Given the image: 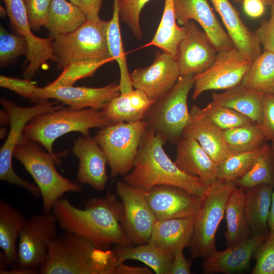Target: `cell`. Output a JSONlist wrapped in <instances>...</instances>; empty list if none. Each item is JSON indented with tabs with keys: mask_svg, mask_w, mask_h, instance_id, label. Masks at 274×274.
<instances>
[{
	"mask_svg": "<svg viewBox=\"0 0 274 274\" xmlns=\"http://www.w3.org/2000/svg\"><path fill=\"white\" fill-rule=\"evenodd\" d=\"M52 212L64 231L80 235L99 249H110L113 245L132 246L121 224L122 203L113 194L91 198L83 209L74 206L67 198H59Z\"/></svg>",
	"mask_w": 274,
	"mask_h": 274,
	"instance_id": "obj_1",
	"label": "cell"
},
{
	"mask_svg": "<svg viewBox=\"0 0 274 274\" xmlns=\"http://www.w3.org/2000/svg\"><path fill=\"white\" fill-rule=\"evenodd\" d=\"M166 142L147 128L141 141L131 170L122 180L132 186L147 191L159 185L180 187L203 197L209 186L200 178L182 171L163 149Z\"/></svg>",
	"mask_w": 274,
	"mask_h": 274,
	"instance_id": "obj_2",
	"label": "cell"
},
{
	"mask_svg": "<svg viewBox=\"0 0 274 274\" xmlns=\"http://www.w3.org/2000/svg\"><path fill=\"white\" fill-rule=\"evenodd\" d=\"M118 263L112 250L97 248L76 234L64 231L49 244L41 274H116Z\"/></svg>",
	"mask_w": 274,
	"mask_h": 274,
	"instance_id": "obj_3",
	"label": "cell"
},
{
	"mask_svg": "<svg viewBox=\"0 0 274 274\" xmlns=\"http://www.w3.org/2000/svg\"><path fill=\"white\" fill-rule=\"evenodd\" d=\"M110 124L101 110L62 107L34 117L25 125L22 138L40 144L50 154L57 157L52 146L57 138L71 132L89 135L90 129Z\"/></svg>",
	"mask_w": 274,
	"mask_h": 274,
	"instance_id": "obj_4",
	"label": "cell"
},
{
	"mask_svg": "<svg viewBox=\"0 0 274 274\" xmlns=\"http://www.w3.org/2000/svg\"><path fill=\"white\" fill-rule=\"evenodd\" d=\"M40 145L22 136L13 156L32 177L41 193L43 212L48 213L63 194L80 192L83 186L60 175L55 167V163L59 162L57 157L46 152Z\"/></svg>",
	"mask_w": 274,
	"mask_h": 274,
	"instance_id": "obj_5",
	"label": "cell"
},
{
	"mask_svg": "<svg viewBox=\"0 0 274 274\" xmlns=\"http://www.w3.org/2000/svg\"><path fill=\"white\" fill-rule=\"evenodd\" d=\"M108 24L109 21L100 18L86 19L73 32L53 37V49L58 68L75 62L113 60L107 40Z\"/></svg>",
	"mask_w": 274,
	"mask_h": 274,
	"instance_id": "obj_6",
	"label": "cell"
},
{
	"mask_svg": "<svg viewBox=\"0 0 274 274\" xmlns=\"http://www.w3.org/2000/svg\"><path fill=\"white\" fill-rule=\"evenodd\" d=\"M194 76H180L173 88L155 101L144 117L147 128L165 142L177 144L183 137L190 118L187 98L194 86Z\"/></svg>",
	"mask_w": 274,
	"mask_h": 274,
	"instance_id": "obj_7",
	"label": "cell"
},
{
	"mask_svg": "<svg viewBox=\"0 0 274 274\" xmlns=\"http://www.w3.org/2000/svg\"><path fill=\"white\" fill-rule=\"evenodd\" d=\"M58 101L41 99L33 106L23 107L4 98L1 100V105L8 114L10 127L7 139L0 150V180L20 187L36 197L41 196L39 188L15 173L13 167L12 158L26 124L39 114L63 107V105L59 104Z\"/></svg>",
	"mask_w": 274,
	"mask_h": 274,
	"instance_id": "obj_8",
	"label": "cell"
},
{
	"mask_svg": "<svg viewBox=\"0 0 274 274\" xmlns=\"http://www.w3.org/2000/svg\"><path fill=\"white\" fill-rule=\"evenodd\" d=\"M235 186L234 183L218 179L209 186L195 217L193 234L188 246L192 258H205L217 251L216 232L225 216L228 198Z\"/></svg>",
	"mask_w": 274,
	"mask_h": 274,
	"instance_id": "obj_9",
	"label": "cell"
},
{
	"mask_svg": "<svg viewBox=\"0 0 274 274\" xmlns=\"http://www.w3.org/2000/svg\"><path fill=\"white\" fill-rule=\"evenodd\" d=\"M147 128L142 120L112 124L97 131L94 138L107 156L111 176H124L131 170Z\"/></svg>",
	"mask_w": 274,
	"mask_h": 274,
	"instance_id": "obj_10",
	"label": "cell"
},
{
	"mask_svg": "<svg viewBox=\"0 0 274 274\" xmlns=\"http://www.w3.org/2000/svg\"><path fill=\"white\" fill-rule=\"evenodd\" d=\"M57 225L52 212H43L27 219L18 238L17 257L12 269L39 270L50 243L57 235Z\"/></svg>",
	"mask_w": 274,
	"mask_h": 274,
	"instance_id": "obj_11",
	"label": "cell"
},
{
	"mask_svg": "<svg viewBox=\"0 0 274 274\" xmlns=\"http://www.w3.org/2000/svg\"><path fill=\"white\" fill-rule=\"evenodd\" d=\"M252 62L235 47L217 52L213 64L194 76L193 99L206 91L227 90L241 83Z\"/></svg>",
	"mask_w": 274,
	"mask_h": 274,
	"instance_id": "obj_12",
	"label": "cell"
},
{
	"mask_svg": "<svg viewBox=\"0 0 274 274\" xmlns=\"http://www.w3.org/2000/svg\"><path fill=\"white\" fill-rule=\"evenodd\" d=\"M123 206L122 227L132 244L148 242L156 220L145 197L146 191L130 185L123 180L116 185Z\"/></svg>",
	"mask_w": 274,
	"mask_h": 274,
	"instance_id": "obj_13",
	"label": "cell"
},
{
	"mask_svg": "<svg viewBox=\"0 0 274 274\" xmlns=\"http://www.w3.org/2000/svg\"><path fill=\"white\" fill-rule=\"evenodd\" d=\"M2 1L12 26L26 42L27 51L25 63H28L23 76L29 79L48 60L57 61L53 49L54 38H41L33 35L23 0Z\"/></svg>",
	"mask_w": 274,
	"mask_h": 274,
	"instance_id": "obj_14",
	"label": "cell"
},
{
	"mask_svg": "<svg viewBox=\"0 0 274 274\" xmlns=\"http://www.w3.org/2000/svg\"><path fill=\"white\" fill-rule=\"evenodd\" d=\"M145 197L156 221L194 217L203 198L166 185L152 187L146 191Z\"/></svg>",
	"mask_w": 274,
	"mask_h": 274,
	"instance_id": "obj_15",
	"label": "cell"
},
{
	"mask_svg": "<svg viewBox=\"0 0 274 274\" xmlns=\"http://www.w3.org/2000/svg\"><path fill=\"white\" fill-rule=\"evenodd\" d=\"M180 77L176 58L164 52H157L149 66L136 69L130 73L133 88L144 91L154 100L166 94Z\"/></svg>",
	"mask_w": 274,
	"mask_h": 274,
	"instance_id": "obj_16",
	"label": "cell"
},
{
	"mask_svg": "<svg viewBox=\"0 0 274 274\" xmlns=\"http://www.w3.org/2000/svg\"><path fill=\"white\" fill-rule=\"evenodd\" d=\"M186 27V35L180 42L176 55L180 76L199 74L214 62L215 47L203 30L192 20Z\"/></svg>",
	"mask_w": 274,
	"mask_h": 274,
	"instance_id": "obj_17",
	"label": "cell"
},
{
	"mask_svg": "<svg viewBox=\"0 0 274 274\" xmlns=\"http://www.w3.org/2000/svg\"><path fill=\"white\" fill-rule=\"evenodd\" d=\"M120 94L119 85L116 83L98 88L73 85L54 88L38 87L35 93V100L54 99L74 109L92 108L101 110L107 103Z\"/></svg>",
	"mask_w": 274,
	"mask_h": 274,
	"instance_id": "obj_18",
	"label": "cell"
},
{
	"mask_svg": "<svg viewBox=\"0 0 274 274\" xmlns=\"http://www.w3.org/2000/svg\"><path fill=\"white\" fill-rule=\"evenodd\" d=\"M177 22L185 26L192 20L202 28L217 52L234 47L207 0H174Z\"/></svg>",
	"mask_w": 274,
	"mask_h": 274,
	"instance_id": "obj_19",
	"label": "cell"
},
{
	"mask_svg": "<svg viewBox=\"0 0 274 274\" xmlns=\"http://www.w3.org/2000/svg\"><path fill=\"white\" fill-rule=\"evenodd\" d=\"M72 152L79 161L77 182L97 191L103 190L109 179L106 172L108 160L94 138L89 135L79 138L74 143Z\"/></svg>",
	"mask_w": 274,
	"mask_h": 274,
	"instance_id": "obj_20",
	"label": "cell"
},
{
	"mask_svg": "<svg viewBox=\"0 0 274 274\" xmlns=\"http://www.w3.org/2000/svg\"><path fill=\"white\" fill-rule=\"evenodd\" d=\"M267 236L251 237L204 258L202 271L206 274L240 273L249 268L252 257Z\"/></svg>",
	"mask_w": 274,
	"mask_h": 274,
	"instance_id": "obj_21",
	"label": "cell"
},
{
	"mask_svg": "<svg viewBox=\"0 0 274 274\" xmlns=\"http://www.w3.org/2000/svg\"><path fill=\"white\" fill-rule=\"evenodd\" d=\"M190 114L183 136L196 140L216 164L232 155L225 142L223 130L207 116L202 109L194 105Z\"/></svg>",
	"mask_w": 274,
	"mask_h": 274,
	"instance_id": "obj_22",
	"label": "cell"
},
{
	"mask_svg": "<svg viewBox=\"0 0 274 274\" xmlns=\"http://www.w3.org/2000/svg\"><path fill=\"white\" fill-rule=\"evenodd\" d=\"M175 163L186 174L210 186L217 180V164L195 139L183 136L177 144Z\"/></svg>",
	"mask_w": 274,
	"mask_h": 274,
	"instance_id": "obj_23",
	"label": "cell"
},
{
	"mask_svg": "<svg viewBox=\"0 0 274 274\" xmlns=\"http://www.w3.org/2000/svg\"><path fill=\"white\" fill-rule=\"evenodd\" d=\"M220 15L234 46L252 60L262 53L261 45L255 33L242 21L229 0H210Z\"/></svg>",
	"mask_w": 274,
	"mask_h": 274,
	"instance_id": "obj_24",
	"label": "cell"
},
{
	"mask_svg": "<svg viewBox=\"0 0 274 274\" xmlns=\"http://www.w3.org/2000/svg\"><path fill=\"white\" fill-rule=\"evenodd\" d=\"M27 219L17 209L0 199V273L16 261L17 241Z\"/></svg>",
	"mask_w": 274,
	"mask_h": 274,
	"instance_id": "obj_25",
	"label": "cell"
},
{
	"mask_svg": "<svg viewBox=\"0 0 274 274\" xmlns=\"http://www.w3.org/2000/svg\"><path fill=\"white\" fill-rule=\"evenodd\" d=\"M155 101L144 91L135 89L120 93L107 103L101 110L111 124L139 121L144 120Z\"/></svg>",
	"mask_w": 274,
	"mask_h": 274,
	"instance_id": "obj_26",
	"label": "cell"
},
{
	"mask_svg": "<svg viewBox=\"0 0 274 274\" xmlns=\"http://www.w3.org/2000/svg\"><path fill=\"white\" fill-rule=\"evenodd\" d=\"M195 217L156 221L148 243L173 255L183 251L190 244Z\"/></svg>",
	"mask_w": 274,
	"mask_h": 274,
	"instance_id": "obj_27",
	"label": "cell"
},
{
	"mask_svg": "<svg viewBox=\"0 0 274 274\" xmlns=\"http://www.w3.org/2000/svg\"><path fill=\"white\" fill-rule=\"evenodd\" d=\"M273 188L260 185L245 190V212L251 236H268Z\"/></svg>",
	"mask_w": 274,
	"mask_h": 274,
	"instance_id": "obj_28",
	"label": "cell"
},
{
	"mask_svg": "<svg viewBox=\"0 0 274 274\" xmlns=\"http://www.w3.org/2000/svg\"><path fill=\"white\" fill-rule=\"evenodd\" d=\"M263 94L241 83L224 92L213 93L212 102L236 111L257 124L261 117Z\"/></svg>",
	"mask_w": 274,
	"mask_h": 274,
	"instance_id": "obj_29",
	"label": "cell"
},
{
	"mask_svg": "<svg viewBox=\"0 0 274 274\" xmlns=\"http://www.w3.org/2000/svg\"><path fill=\"white\" fill-rule=\"evenodd\" d=\"M118 263L127 260L141 261L157 274H170L174 255L153 244L138 245L135 247L116 245L113 250Z\"/></svg>",
	"mask_w": 274,
	"mask_h": 274,
	"instance_id": "obj_30",
	"label": "cell"
},
{
	"mask_svg": "<svg viewBox=\"0 0 274 274\" xmlns=\"http://www.w3.org/2000/svg\"><path fill=\"white\" fill-rule=\"evenodd\" d=\"M245 192V189L236 186L226 202L225 238L228 247L251 237L246 215Z\"/></svg>",
	"mask_w": 274,
	"mask_h": 274,
	"instance_id": "obj_31",
	"label": "cell"
},
{
	"mask_svg": "<svg viewBox=\"0 0 274 274\" xmlns=\"http://www.w3.org/2000/svg\"><path fill=\"white\" fill-rule=\"evenodd\" d=\"M86 19L79 6L66 0H52L45 26L53 37L73 32Z\"/></svg>",
	"mask_w": 274,
	"mask_h": 274,
	"instance_id": "obj_32",
	"label": "cell"
},
{
	"mask_svg": "<svg viewBox=\"0 0 274 274\" xmlns=\"http://www.w3.org/2000/svg\"><path fill=\"white\" fill-rule=\"evenodd\" d=\"M186 35V27L177 24L174 0H165L162 16L152 40L145 46H154L176 57L178 45Z\"/></svg>",
	"mask_w": 274,
	"mask_h": 274,
	"instance_id": "obj_33",
	"label": "cell"
},
{
	"mask_svg": "<svg viewBox=\"0 0 274 274\" xmlns=\"http://www.w3.org/2000/svg\"><path fill=\"white\" fill-rule=\"evenodd\" d=\"M118 2L119 0H114L113 15L109 21L107 40L110 56L117 61L119 67L120 77L118 85L120 93H125L133 90V88L122 43Z\"/></svg>",
	"mask_w": 274,
	"mask_h": 274,
	"instance_id": "obj_34",
	"label": "cell"
},
{
	"mask_svg": "<svg viewBox=\"0 0 274 274\" xmlns=\"http://www.w3.org/2000/svg\"><path fill=\"white\" fill-rule=\"evenodd\" d=\"M241 83L263 93H274V53L262 52L253 61Z\"/></svg>",
	"mask_w": 274,
	"mask_h": 274,
	"instance_id": "obj_35",
	"label": "cell"
},
{
	"mask_svg": "<svg viewBox=\"0 0 274 274\" xmlns=\"http://www.w3.org/2000/svg\"><path fill=\"white\" fill-rule=\"evenodd\" d=\"M269 145L265 143L251 151L232 154L217 164V179L234 183L253 166Z\"/></svg>",
	"mask_w": 274,
	"mask_h": 274,
	"instance_id": "obj_36",
	"label": "cell"
},
{
	"mask_svg": "<svg viewBox=\"0 0 274 274\" xmlns=\"http://www.w3.org/2000/svg\"><path fill=\"white\" fill-rule=\"evenodd\" d=\"M223 132L232 154L255 150L266 141L256 123L224 130Z\"/></svg>",
	"mask_w": 274,
	"mask_h": 274,
	"instance_id": "obj_37",
	"label": "cell"
},
{
	"mask_svg": "<svg viewBox=\"0 0 274 274\" xmlns=\"http://www.w3.org/2000/svg\"><path fill=\"white\" fill-rule=\"evenodd\" d=\"M234 183L245 190L260 185L274 188V153L269 146L244 176Z\"/></svg>",
	"mask_w": 274,
	"mask_h": 274,
	"instance_id": "obj_38",
	"label": "cell"
},
{
	"mask_svg": "<svg viewBox=\"0 0 274 274\" xmlns=\"http://www.w3.org/2000/svg\"><path fill=\"white\" fill-rule=\"evenodd\" d=\"M202 110L207 116L223 130L255 123L245 115L213 102L209 103Z\"/></svg>",
	"mask_w": 274,
	"mask_h": 274,
	"instance_id": "obj_39",
	"label": "cell"
},
{
	"mask_svg": "<svg viewBox=\"0 0 274 274\" xmlns=\"http://www.w3.org/2000/svg\"><path fill=\"white\" fill-rule=\"evenodd\" d=\"M109 60L97 62H78L71 63L63 68L59 76L46 87L54 88L63 86H72L76 81L92 76L102 65Z\"/></svg>",
	"mask_w": 274,
	"mask_h": 274,
	"instance_id": "obj_40",
	"label": "cell"
},
{
	"mask_svg": "<svg viewBox=\"0 0 274 274\" xmlns=\"http://www.w3.org/2000/svg\"><path fill=\"white\" fill-rule=\"evenodd\" d=\"M27 46L25 39L21 36L7 32L2 26L0 29V62L1 65L27 53Z\"/></svg>",
	"mask_w": 274,
	"mask_h": 274,
	"instance_id": "obj_41",
	"label": "cell"
},
{
	"mask_svg": "<svg viewBox=\"0 0 274 274\" xmlns=\"http://www.w3.org/2000/svg\"><path fill=\"white\" fill-rule=\"evenodd\" d=\"M151 0H119L120 19L129 27L138 39H141L142 31L140 17L142 9Z\"/></svg>",
	"mask_w": 274,
	"mask_h": 274,
	"instance_id": "obj_42",
	"label": "cell"
},
{
	"mask_svg": "<svg viewBox=\"0 0 274 274\" xmlns=\"http://www.w3.org/2000/svg\"><path fill=\"white\" fill-rule=\"evenodd\" d=\"M256 260L252 274H274V232L269 231L267 238L254 255Z\"/></svg>",
	"mask_w": 274,
	"mask_h": 274,
	"instance_id": "obj_43",
	"label": "cell"
},
{
	"mask_svg": "<svg viewBox=\"0 0 274 274\" xmlns=\"http://www.w3.org/2000/svg\"><path fill=\"white\" fill-rule=\"evenodd\" d=\"M31 28L45 26L52 0H23Z\"/></svg>",
	"mask_w": 274,
	"mask_h": 274,
	"instance_id": "obj_44",
	"label": "cell"
},
{
	"mask_svg": "<svg viewBox=\"0 0 274 274\" xmlns=\"http://www.w3.org/2000/svg\"><path fill=\"white\" fill-rule=\"evenodd\" d=\"M257 124L265 140L274 143V93H264L261 117Z\"/></svg>",
	"mask_w": 274,
	"mask_h": 274,
	"instance_id": "obj_45",
	"label": "cell"
},
{
	"mask_svg": "<svg viewBox=\"0 0 274 274\" xmlns=\"http://www.w3.org/2000/svg\"><path fill=\"white\" fill-rule=\"evenodd\" d=\"M0 86L24 97L35 100V93L38 87L28 79H21L1 75Z\"/></svg>",
	"mask_w": 274,
	"mask_h": 274,
	"instance_id": "obj_46",
	"label": "cell"
},
{
	"mask_svg": "<svg viewBox=\"0 0 274 274\" xmlns=\"http://www.w3.org/2000/svg\"><path fill=\"white\" fill-rule=\"evenodd\" d=\"M268 20L262 21L255 33L264 50L274 53V2Z\"/></svg>",
	"mask_w": 274,
	"mask_h": 274,
	"instance_id": "obj_47",
	"label": "cell"
},
{
	"mask_svg": "<svg viewBox=\"0 0 274 274\" xmlns=\"http://www.w3.org/2000/svg\"><path fill=\"white\" fill-rule=\"evenodd\" d=\"M183 251H180L174 254L170 274H189L191 273L192 261L184 256Z\"/></svg>",
	"mask_w": 274,
	"mask_h": 274,
	"instance_id": "obj_48",
	"label": "cell"
},
{
	"mask_svg": "<svg viewBox=\"0 0 274 274\" xmlns=\"http://www.w3.org/2000/svg\"><path fill=\"white\" fill-rule=\"evenodd\" d=\"M102 0H81L79 7L83 11L88 19L99 18L98 14Z\"/></svg>",
	"mask_w": 274,
	"mask_h": 274,
	"instance_id": "obj_49",
	"label": "cell"
},
{
	"mask_svg": "<svg viewBox=\"0 0 274 274\" xmlns=\"http://www.w3.org/2000/svg\"><path fill=\"white\" fill-rule=\"evenodd\" d=\"M244 9L247 15L252 18H257L265 11V3L262 0H243Z\"/></svg>",
	"mask_w": 274,
	"mask_h": 274,
	"instance_id": "obj_50",
	"label": "cell"
},
{
	"mask_svg": "<svg viewBox=\"0 0 274 274\" xmlns=\"http://www.w3.org/2000/svg\"><path fill=\"white\" fill-rule=\"evenodd\" d=\"M150 268L145 267H136L127 265L120 262L117 265L116 274H151Z\"/></svg>",
	"mask_w": 274,
	"mask_h": 274,
	"instance_id": "obj_51",
	"label": "cell"
},
{
	"mask_svg": "<svg viewBox=\"0 0 274 274\" xmlns=\"http://www.w3.org/2000/svg\"><path fill=\"white\" fill-rule=\"evenodd\" d=\"M272 149L274 153V143L272 144ZM268 226L269 231L274 232V188L272 193L271 207L268 219Z\"/></svg>",
	"mask_w": 274,
	"mask_h": 274,
	"instance_id": "obj_52",
	"label": "cell"
},
{
	"mask_svg": "<svg viewBox=\"0 0 274 274\" xmlns=\"http://www.w3.org/2000/svg\"><path fill=\"white\" fill-rule=\"evenodd\" d=\"M233 1L236 3H242L243 1V0H233ZM262 1L264 2L265 5H268L270 6L274 2V0H262Z\"/></svg>",
	"mask_w": 274,
	"mask_h": 274,
	"instance_id": "obj_53",
	"label": "cell"
},
{
	"mask_svg": "<svg viewBox=\"0 0 274 274\" xmlns=\"http://www.w3.org/2000/svg\"><path fill=\"white\" fill-rule=\"evenodd\" d=\"M70 2L73 3L75 5L80 6L81 3V0H69Z\"/></svg>",
	"mask_w": 274,
	"mask_h": 274,
	"instance_id": "obj_54",
	"label": "cell"
}]
</instances>
